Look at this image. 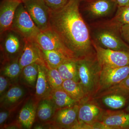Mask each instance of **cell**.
Here are the masks:
<instances>
[{
	"label": "cell",
	"mask_w": 129,
	"mask_h": 129,
	"mask_svg": "<svg viewBox=\"0 0 129 129\" xmlns=\"http://www.w3.org/2000/svg\"><path fill=\"white\" fill-rule=\"evenodd\" d=\"M117 3L118 6H124L129 5V0H113Z\"/></svg>",
	"instance_id": "34"
},
{
	"label": "cell",
	"mask_w": 129,
	"mask_h": 129,
	"mask_svg": "<svg viewBox=\"0 0 129 129\" xmlns=\"http://www.w3.org/2000/svg\"><path fill=\"white\" fill-rule=\"evenodd\" d=\"M39 64L34 63L22 69L19 82L33 90L35 92L38 73Z\"/></svg>",
	"instance_id": "21"
},
{
	"label": "cell",
	"mask_w": 129,
	"mask_h": 129,
	"mask_svg": "<svg viewBox=\"0 0 129 129\" xmlns=\"http://www.w3.org/2000/svg\"><path fill=\"white\" fill-rule=\"evenodd\" d=\"M18 59L1 63V74L9 79L13 84L18 83L22 72Z\"/></svg>",
	"instance_id": "22"
},
{
	"label": "cell",
	"mask_w": 129,
	"mask_h": 129,
	"mask_svg": "<svg viewBox=\"0 0 129 129\" xmlns=\"http://www.w3.org/2000/svg\"><path fill=\"white\" fill-rule=\"evenodd\" d=\"M99 122L108 129H129V112L123 109H105Z\"/></svg>",
	"instance_id": "16"
},
{
	"label": "cell",
	"mask_w": 129,
	"mask_h": 129,
	"mask_svg": "<svg viewBox=\"0 0 129 129\" xmlns=\"http://www.w3.org/2000/svg\"><path fill=\"white\" fill-rule=\"evenodd\" d=\"M48 98L53 102L57 109L72 107L79 103L70 96L62 88L52 90Z\"/></svg>",
	"instance_id": "23"
},
{
	"label": "cell",
	"mask_w": 129,
	"mask_h": 129,
	"mask_svg": "<svg viewBox=\"0 0 129 129\" xmlns=\"http://www.w3.org/2000/svg\"><path fill=\"white\" fill-rule=\"evenodd\" d=\"M47 6L52 11H56L63 7L69 0H44Z\"/></svg>",
	"instance_id": "29"
},
{
	"label": "cell",
	"mask_w": 129,
	"mask_h": 129,
	"mask_svg": "<svg viewBox=\"0 0 129 129\" xmlns=\"http://www.w3.org/2000/svg\"><path fill=\"white\" fill-rule=\"evenodd\" d=\"M117 85L120 88L129 91V75L120 84Z\"/></svg>",
	"instance_id": "33"
},
{
	"label": "cell",
	"mask_w": 129,
	"mask_h": 129,
	"mask_svg": "<svg viewBox=\"0 0 129 129\" xmlns=\"http://www.w3.org/2000/svg\"><path fill=\"white\" fill-rule=\"evenodd\" d=\"M78 106V123L90 125L91 126L100 121L105 110L93 98H86L80 102Z\"/></svg>",
	"instance_id": "9"
},
{
	"label": "cell",
	"mask_w": 129,
	"mask_h": 129,
	"mask_svg": "<svg viewBox=\"0 0 129 129\" xmlns=\"http://www.w3.org/2000/svg\"><path fill=\"white\" fill-rule=\"evenodd\" d=\"M78 104L72 107L57 109L50 129H75L78 123Z\"/></svg>",
	"instance_id": "12"
},
{
	"label": "cell",
	"mask_w": 129,
	"mask_h": 129,
	"mask_svg": "<svg viewBox=\"0 0 129 129\" xmlns=\"http://www.w3.org/2000/svg\"><path fill=\"white\" fill-rule=\"evenodd\" d=\"M21 3L18 0H2L0 5V34L11 29L16 10Z\"/></svg>",
	"instance_id": "17"
},
{
	"label": "cell",
	"mask_w": 129,
	"mask_h": 129,
	"mask_svg": "<svg viewBox=\"0 0 129 129\" xmlns=\"http://www.w3.org/2000/svg\"><path fill=\"white\" fill-rule=\"evenodd\" d=\"M106 110L123 109L129 99V91L114 86L98 92L93 97Z\"/></svg>",
	"instance_id": "5"
},
{
	"label": "cell",
	"mask_w": 129,
	"mask_h": 129,
	"mask_svg": "<svg viewBox=\"0 0 129 129\" xmlns=\"http://www.w3.org/2000/svg\"><path fill=\"white\" fill-rule=\"evenodd\" d=\"M47 75L52 90L62 88L63 80L57 68L47 69Z\"/></svg>",
	"instance_id": "28"
},
{
	"label": "cell",
	"mask_w": 129,
	"mask_h": 129,
	"mask_svg": "<svg viewBox=\"0 0 129 129\" xmlns=\"http://www.w3.org/2000/svg\"><path fill=\"white\" fill-rule=\"evenodd\" d=\"M11 28L21 35L26 41H35L41 31L36 25L22 2L16 10Z\"/></svg>",
	"instance_id": "6"
},
{
	"label": "cell",
	"mask_w": 129,
	"mask_h": 129,
	"mask_svg": "<svg viewBox=\"0 0 129 129\" xmlns=\"http://www.w3.org/2000/svg\"><path fill=\"white\" fill-rule=\"evenodd\" d=\"M123 109H124L125 111H127V112H129V99L128 101V103H127V105H126L125 107Z\"/></svg>",
	"instance_id": "35"
},
{
	"label": "cell",
	"mask_w": 129,
	"mask_h": 129,
	"mask_svg": "<svg viewBox=\"0 0 129 129\" xmlns=\"http://www.w3.org/2000/svg\"><path fill=\"white\" fill-rule=\"evenodd\" d=\"M40 48L45 50H55L63 53L70 59L77 60L71 51L50 28L41 31L35 41Z\"/></svg>",
	"instance_id": "11"
},
{
	"label": "cell",
	"mask_w": 129,
	"mask_h": 129,
	"mask_svg": "<svg viewBox=\"0 0 129 129\" xmlns=\"http://www.w3.org/2000/svg\"><path fill=\"white\" fill-rule=\"evenodd\" d=\"M117 6L113 0H92L87 5L86 10L90 16L98 18L108 16Z\"/></svg>",
	"instance_id": "19"
},
{
	"label": "cell",
	"mask_w": 129,
	"mask_h": 129,
	"mask_svg": "<svg viewBox=\"0 0 129 129\" xmlns=\"http://www.w3.org/2000/svg\"><path fill=\"white\" fill-rule=\"evenodd\" d=\"M57 69L63 80H73L79 81L76 60H67L60 64Z\"/></svg>",
	"instance_id": "25"
},
{
	"label": "cell",
	"mask_w": 129,
	"mask_h": 129,
	"mask_svg": "<svg viewBox=\"0 0 129 129\" xmlns=\"http://www.w3.org/2000/svg\"><path fill=\"white\" fill-rule=\"evenodd\" d=\"M21 68L34 63L45 65L41 50L35 41H27L19 60ZM46 67V66H45Z\"/></svg>",
	"instance_id": "18"
},
{
	"label": "cell",
	"mask_w": 129,
	"mask_h": 129,
	"mask_svg": "<svg viewBox=\"0 0 129 129\" xmlns=\"http://www.w3.org/2000/svg\"><path fill=\"white\" fill-rule=\"evenodd\" d=\"M1 63L19 59L23 51L26 40L12 29L0 34Z\"/></svg>",
	"instance_id": "4"
},
{
	"label": "cell",
	"mask_w": 129,
	"mask_h": 129,
	"mask_svg": "<svg viewBox=\"0 0 129 129\" xmlns=\"http://www.w3.org/2000/svg\"><path fill=\"white\" fill-rule=\"evenodd\" d=\"M92 36V41L103 48L129 52V45L121 37L119 28L115 25L108 23L95 29Z\"/></svg>",
	"instance_id": "3"
},
{
	"label": "cell",
	"mask_w": 129,
	"mask_h": 129,
	"mask_svg": "<svg viewBox=\"0 0 129 129\" xmlns=\"http://www.w3.org/2000/svg\"><path fill=\"white\" fill-rule=\"evenodd\" d=\"M39 102L32 94L18 109L16 120L22 129L32 128L36 117V111Z\"/></svg>",
	"instance_id": "14"
},
{
	"label": "cell",
	"mask_w": 129,
	"mask_h": 129,
	"mask_svg": "<svg viewBox=\"0 0 129 129\" xmlns=\"http://www.w3.org/2000/svg\"><path fill=\"white\" fill-rule=\"evenodd\" d=\"M92 42L98 60L102 67H118L129 65V52L103 48Z\"/></svg>",
	"instance_id": "10"
},
{
	"label": "cell",
	"mask_w": 129,
	"mask_h": 129,
	"mask_svg": "<svg viewBox=\"0 0 129 129\" xmlns=\"http://www.w3.org/2000/svg\"><path fill=\"white\" fill-rule=\"evenodd\" d=\"M109 23L119 28L122 25L129 24V5L118 6L115 16Z\"/></svg>",
	"instance_id": "27"
},
{
	"label": "cell",
	"mask_w": 129,
	"mask_h": 129,
	"mask_svg": "<svg viewBox=\"0 0 129 129\" xmlns=\"http://www.w3.org/2000/svg\"><path fill=\"white\" fill-rule=\"evenodd\" d=\"M38 67L39 73L34 95L39 102L41 99L49 97L52 90L47 78L46 67L41 64H39Z\"/></svg>",
	"instance_id": "20"
},
{
	"label": "cell",
	"mask_w": 129,
	"mask_h": 129,
	"mask_svg": "<svg viewBox=\"0 0 129 129\" xmlns=\"http://www.w3.org/2000/svg\"><path fill=\"white\" fill-rule=\"evenodd\" d=\"M119 32L122 39L129 45V24L122 25L119 28Z\"/></svg>",
	"instance_id": "32"
},
{
	"label": "cell",
	"mask_w": 129,
	"mask_h": 129,
	"mask_svg": "<svg viewBox=\"0 0 129 129\" xmlns=\"http://www.w3.org/2000/svg\"><path fill=\"white\" fill-rule=\"evenodd\" d=\"M13 84L7 77L0 74V97L3 95Z\"/></svg>",
	"instance_id": "30"
},
{
	"label": "cell",
	"mask_w": 129,
	"mask_h": 129,
	"mask_svg": "<svg viewBox=\"0 0 129 129\" xmlns=\"http://www.w3.org/2000/svg\"><path fill=\"white\" fill-rule=\"evenodd\" d=\"M129 75V65L118 67L103 66L98 92L119 84Z\"/></svg>",
	"instance_id": "13"
},
{
	"label": "cell",
	"mask_w": 129,
	"mask_h": 129,
	"mask_svg": "<svg viewBox=\"0 0 129 129\" xmlns=\"http://www.w3.org/2000/svg\"><path fill=\"white\" fill-rule=\"evenodd\" d=\"M80 84L87 97H94L99 92L102 67L96 54L76 60Z\"/></svg>",
	"instance_id": "2"
},
{
	"label": "cell",
	"mask_w": 129,
	"mask_h": 129,
	"mask_svg": "<svg viewBox=\"0 0 129 129\" xmlns=\"http://www.w3.org/2000/svg\"><path fill=\"white\" fill-rule=\"evenodd\" d=\"M62 88L72 98L79 102L88 98L79 83L73 80H63Z\"/></svg>",
	"instance_id": "26"
},
{
	"label": "cell",
	"mask_w": 129,
	"mask_h": 129,
	"mask_svg": "<svg viewBox=\"0 0 129 129\" xmlns=\"http://www.w3.org/2000/svg\"><path fill=\"white\" fill-rule=\"evenodd\" d=\"M12 110L1 108L0 111V129H3L9 119Z\"/></svg>",
	"instance_id": "31"
},
{
	"label": "cell",
	"mask_w": 129,
	"mask_h": 129,
	"mask_svg": "<svg viewBox=\"0 0 129 129\" xmlns=\"http://www.w3.org/2000/svg\"><path fill=\"white\" fill-rule=\"evenodd\" d=\"M57 108L49 98L40 101L37 106L34 128L50 129V124L53 120Z\"/></svg>",
	"instance_id": "15"
},
{
	"label": "cell",
	"mask_w": 129,
	"mask_h": 129,
	"mask_svg": "<svg viewBox=\"0 0 129 129\" xmlns=\"http://www.w3.org/2000/svg\"><path fill=\"white\" fill-rule=\"evenodd\" d=\"M18 1H20L21 2H23L24 1H25V0H18Z\"/></svg>",
	"instance_id": "36"
},
{
	"label": "cell",
	"mask_w": 129,
	"mask_h": 129,
	"mask_svg": "<svg viewBox=\"0 0 129 129\" xmlns=\"http://www.w3.org/2000/svg\"><path fill=\"white\" fill-rule=\"evenodd\" d=\"M22 3L40 30L50 28L51 9L44 0H25Z\"/></svg>",
	"instance_id": "8"
},
{
	"label": "cell",
	"mask_w": 129,
	"mask_h": 129,
	"mask_svg": "<svg viewBox=\"0 0 129 129\" xmlns=\"http://www.w3.org/2000/svg\"><path fill=\"white\" fill-rule=\"evenodd\" d=\"M34 93L33 90L19 82L14 83L0 97V107L15 110Z\"/></svg>",
	"instance_id": "7"
},
{
	"label": "cell",
	"mask_w": 129,
	"mask_h": 129,
	"mask_svg": "<svg viewBox=\"0 0 129 129\" xmlns=\"http://www.w3.org/2000/svg\"><path fill=\"white\" fill-rule=\"evenodd\" d=\"M81 0H69L63 7L51 10L50 28L77 60L95 54L88 26L79 10Z\"/></svg>",
	"instance_id": "1"
},
{
	"label": "cell",
	"mask_w": 129,
	"mask_h": 129,
	"mask_svg": "<svg viewBox=\"0 0 129 129\" xmlns=\"http://www.w3.org/2000/svg\"><path fill=\"white\" fill-rule=\"evenodd\" d=\"M40 49L45 65L47 69L57 68L62 63L71 59L58 51L45 50Z\"/></svg>",
	"instance_id": "24"
}]
</instances>
